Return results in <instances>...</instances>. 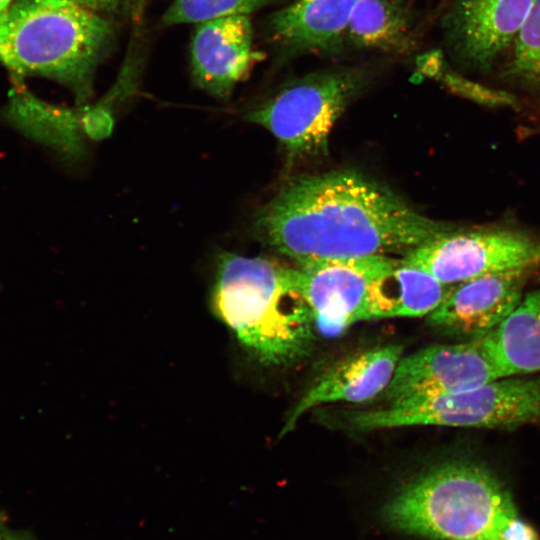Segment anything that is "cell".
Returning a JSON list of instances; mask_svg holds the SVG:
<instances>
[{
  "label": "cell",
  "instance_id": "cell-1",
  "mask_svg": "<svg viewBox=\"0 0 540 540\" xmlns=\"http://www.w3.org/2000/svg\"><path fill=\"white\" fill-rule=\"evenodd\" d=\"M450 229L351 171L292 179L258 211L254 221L258 237L296 264L405 255Z\"/></svg>",
  "mask_w": 540,
  "mask_h": 540
},
{
  "label": "cell",
  "instance_id": "cell-2",
  "mask_svg": "<svg viewBox=\"0 0 540 540\" xmlns=\"http://www.w3.org/2000/svg\"><path fill=\"white\" fill-rule=\"evenodd\" d=\"M211 307L260 363L291 364L314 340V318L298 270L266 257L218 256Z\"/></svg>",
  "mask_w": 540,
  "mask_h": 540
},
{
  "label": "cell",
  "instance_id": "cell-3",
  "mask_svg": "<svg viewBox=\"0 0 540 540\" xmlns=\"http://www.w3.org/2000/svg\"><path fill=\"white\" fill-rule=\"evenodd\" d=\"M111 38L109 21L74 0H16L0 15V64L56 80L83 103Z\"/></svg>",
  "mask_w": 540,
  "mask_h": 540
},
{
  "label": "cell",
  "instance_id": "cell-4",
  "mask_svg": "<svg viewBox=\"0 0 540 540\" xmlns=\"http://www.w3.org/2000/svg\"><path fill=\"white\" fill-rule=\"evenodd\" d=\"M515 517L513 499L496 475L460 460L421 473L382 508L389 527L441 540H497Z\"/></svg>",
  "mask_w": 540,
  "mask_h": 540
},
{
  "label": "cell",
  "instance_id": "cell-5",
  "mask_svg": "<svg viewBox=\"0 0 540 540\" xmlns=\"http://www.w3.org/2000/svg\"><path fill=\"white\" fill-rule=\"evenodd\" d=\"M359 431L416 425L509 429L540 421V377H504L476 388L351 412Z\"/></svg>",
  "mask_w": 540,
  "mask_h": 540
},
{
  "label": "cell",
  "instance_id": "cell-6",
  "mask_svg": "<svg viewBox=\"0 0 540 540\" xmlns=\"http://www.w3.org/2000/svg\"><path fill=\"white\" fill-rule=\"evenodd\" d=\"M357 89L358 79L350 73L309 75L250 111L246 119L271 132L292 160L316 157L327 152L330 132Z\"/></svg>",
  "mask_w": 540,
  "mask_h": 540
},
{
  "label": "cell",
  "instance_id": "cell-7",
  "mask_svg": "<svg viewBox=\"0 0 540 540\" xmlns=\"http://www.w3.org/2000/svg\"><path fill=\"white\" fill-rule=\"evenodd\" d=\"M400 259L451 286L488 273L535 267L540 239L510 229H450Z\"/></svg>",
  "mask_w": 540,
  "mask_h": 540
},
{
  "label": "cell",
  "instance_id": "cell-8",
  "mask_svg": "<svg viewBox=\"0 0 540 540\" xmlns=\"http://www.w3.org/2000/svg\"><path fill=\"white\" fill-rule=\"evenodd\" d=\"M504 378L484 339L432 345L401 358L386 388L389 403L449 394Z\"/></svg>",
  "mask_w": 540,
  "mask_h": 540
},
{
  "label": "cell",
  "instance_id": "cell-9",
  "mask_svg": "<svg viewBox=\"0 0 540 540\" xmlns=\"http://www.w3.org/2000/svg\"><path fill=\"white\" fill-rule=\"evenodd\" d=\"M396 261L386 255L348 259H317L298 263V277L314 323L335 335L365 321L370 282Z\"/></svg>",
  "mask_w": 540,
  "mask_h": 540
},
{
  "label": "cell",
  "instance_id": "cell-10",
  "mask_svg": "<svg viewBox=\"0 0 540 540\" xmlns=\"http://www.w3.org/2000/svg\"><path fill=\"white\" fill-rule=\"evenodd\" d=\"M533 269L488 273L451 286L443 301L428 315L429 324L465 341L485 337L520 303Z\"/></svg>",
  "mask_w": 540,
  "mask_h": 540
},
{
  "label": "cell",
  "instance_id": "cell-11",
  "mask_svg": "<svg viewBox=\"0 0 540 540\" xmlns=\"http://www.w3.org/2000/svg\"><path fill=\"white\" fill-rule=\"evenodd\" d=\"M196 85L217 98H226L261 60L253 50L248 15L229 16L196 25L190 45Z\"/></svg>",
  "mask_w": 540,
  "mask_h": 540
},
{
  "label": "cell",
  "instance_id": "cell-12",
  "mask_svg": "<svg viewBox=\"0 0 540 540\" xmlns=\"http://www.w3.org/2000/svg\"><path fill=\"white\" fill-rule=\"evenodd\" d=\"M402 346L376 347L342 361L327 371L300 398L280 432L292 431L304 413L321 404L346 401L364 402L384 392L402 358Z\"/></svg>",
  "mask_w": 540,
  "mask_h": 540
},
{
  "label": "cell",
  "instance_id": "cell-13",
  "mask_svg": "<svg viewBox=\"0 0 540 540\" xmlns=\"http://www.w3.org/2000/svg\"><path fill=\"white\" fill-rule=\"evenodd\" d=\"M537 0H455L452 39L460 57L485 68L510 44Z\"/></svg>",
  "mask_w": 540,
  "mask_h": 540
},
{
  "label": "cell",
  "instance_id": "cell-14",
  "mask_svg": "<svg viewBox=\"0 0 540 540\" xmlns=\"http://www.w3.org/2000/svg\"><path fill=\"white\" fill-rule=\"evenodd\" d=\"M84 108L47 103L17 82L11 90L4 119L33 141L68 160H77L85 153Z\"/></svg>",
  "mask_w": 540,
  "mask_h": 540
},
{
  "label": "cell",
  "instance_id": "cell-15",
  "mask_svg": "<svg viewBox=\"0 0 540 540\" xmlns=\"http://www.w3.org/2000/svg\"><path fill=\"white\" fill-rule=\"evenodd\" d=\"M450 288L429 273L396 259L392 266L370 282L365 321L429 315Z\"/></svg>",
  "mask_w": 540,
  "mask_h": 540
},
{
  "label": "cell",
  "instance_id": "cell-16",
  "mask_svg": "<svg viewBox=\"0 0 540 540\" xmlns=\"http://www.w3.org/2000/svg\"><path fill=\"white\" fill-rule=\"evenodd\" d=\"M358 0H297L270 20L273 38L296 50L318 51L336 45L347 30Z\"/></svg>",
  "mask_w": 540,
  "mask_h": 540
},
{
  "label": "cell",
  "instance_id": "cell-17",
  "mask_svg": "<svg viewBox=\"0 0 540 540\" xmlns=\"http://www.w3.org/2000/svg\"><path fill=\"white\" fill-rule=\"evenodd\" d=\"M483 339L503 377L540 373V287Z\"/></svg>",
  "mask_w": 540,
  "mask_h": 540
},
{
  "label": "cell",
  "instance_id": "cell-18",
  "mask_svg": "<svg viewBox=\"0 0 540 540\" xmlns=\"http://www.w3.org/2000/svg\"><path fill=\"white\" fill-rule=\"evenodd\" d=\"M404 12L388 0H358L350 14L347 34L357 45L390 49L404 44L407 29Z\"/></svg>",
  "mask_w": 540,
  "mask_h": 540
},
{
  "label": "cell",
  "instance_id": "cell-19",
  "mask_svg": "<svg viewBox=\"0 0 540 540\" xmlns=\"http://www.w3.org/2000/svg\"><path fill=\"white\" fill-rule=\"evenodd\" d=\"M274 0H174L162 17V24L172 26L203 23L236 15H248Z\"/></svg>",
  "mask_w": 540,
  "mask_h": 540
},
{
  "label": "cell",
  "instance_id": "cell-20",
  "mask_svg": "<svg viewBox=\"0 0 540 540\" xmlns=\"http://www.w3.org/2000/svg\"><path fill=\"white\" fill-rule=\"evenodd\" d=\"M512 72L540 84V0H537L515 37Z\"/></svg>",
  "mask_w": 540,
  "mask_h": 540
},
{
  "label": "cell",
  "instance_id": "cell-21",
  "mask_svg": "<svg viewBox=\"0 0 540 540\" xmlns=\"http://www.w3.org/2000/svg\"><path fill=\"white\" fill-rule=\"evenodd\" d=\"M444 83L454 92L459 94L472 97V98H484L486 100L492 99L493 101H507L506 96H501V93L491 91L489 89H484L483 87L477 85L476 83L470 82L458 75L455 74H445L443 77Z\"/></svg>",
  "mask_w": 540,
  "mask_h": 540
},
{
  "label": "cell",
  "instance_id": "cell-22",
  "mask_svg": "<svg viewBox=\"0 0 540 540\" xmlns=\"http://www.w3.org/2000/svg\"><path fill=\"white\" fill-rule=\"evenodd\" d=\"M497 540H539V535L532 526L515 517Z\"/></svg>",
  "mask_w": 540,
  "mask_h": 540
},
{
  "label": "cell",
  "instance_id": "cell-23",
  "mask_svg": "<svg viewBox=\"0 0 540 540\" xmlns=\"http://www.w3.org/2000/svg\"><path fill=\"white\" fill-rule=\"evenodd\" d=\"M95 11L105 13L123 12L132 7L135 0H74Z\"/></svg>",
  "mask_w": 540,
  "mask_h": 540
},
{
  "label": "cell",
  "instance_id": "cell-24",
  "mask_svg": "<svg viewBox=\"0 0 540 540\" xmlns=\"http://www.w3.org/2000/svg\"><path fill=\"white\" fill-rule=\"evenodd\" d=\"M4 540H34V539L24 534L6 530L4 534Z\"/></svg>",
  "mask_w": 540,
  "mask_h": 540
},
{
  "label": "cell",
  "instance_id": "cell-25",
  "mask_svg": "<svg viewBox=\"0 0 540 540\" xmlns=\"http://www.w3.org/2000/svg\"><path fill=\"white\" fill-rule=\"evenodd\" d=\"M13 0H0V15L12 4Z\"/></svg>",
  "mask_w": 540,
  "mask_h": 540
},
{
  "label": "cell",
  "instance_id": "cell-26",
  "mask_svg": "<svg viewBox=\"0 0 540 540\" xmlns=\"http://www.w3.org/2000/svg\"><path fill=\"white\" fill-rule=\"evenodd\" d=\"M4 516L0 513V540H4V534L6 532Z\"/></svg>",
  "mask_w": 540,
  "mask_h": 540
},
{
  "label": "cell",
  "instance_id": "cell-27",
  "mask_svg": "<svg viewBox=\"0 0 540 540\" xmlns=\"http://www.w3.org/2000/svg\"><path fill=\"white\" fill-rule=\"evenodd\" d=\"M457 540H481V539H476V538H462V539H457Z\"/></svg>",
  "mask_w": 540,
  "mask_h": 540
}]
</instances>
